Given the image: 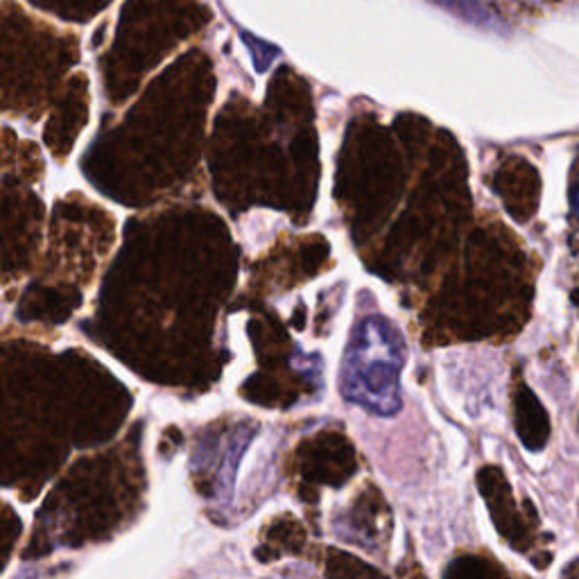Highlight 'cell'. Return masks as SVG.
Wrapping results in <instances>:
<instances>
[{
  "mask_svg": "<svg viewBox=\"0 0 579 579\" xmlns=\"http://www.w3.org/2000/svg\"><path fill=\"white\" fill-rule=\"evenodd\" d=\"M401 337L383 319H371L353 337L344 385L351 401L365 403L378 412H392L399 394Z\"/></svg>",
  "mask_w": 579,
  "mask_h": 579,
  "instance_id": "6da1fadb",
  "label": "cell"
},
{
  "mask_svg": "<svg viewBox=\"0 0 579 579\" xmlns=\"http://www.w3.org/2000/svg\"><path fill=\"white\" fill-rule=\"evenodd\" d=\"M435 3L442 5L444 10L453 12L455 16H460L464 21L480 25V28H496V25H500L498 16L489 12L478 0H435Z\"/></svg>",
  "mask_w": 579,
  "mask_h": 579,
  "instance_id": "7a4b0ae2",
  "label": "cell"
},
{
  "mask_svg": "<svg viewBox=\"0 0 579 579\" xmlns=\"http://www.w3.org/2000/svg\"><path fill=\"white\" fill-rule=\"evenodd\" d=\"M573 213L579 218V181H575L573 186Z\"/></svg>",
  "mask_w": 579,
  "mask_h": 579,
  "instance_id": "3957f363",
  "label": "cell"
}]
</instances>
